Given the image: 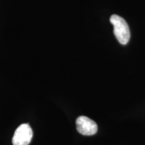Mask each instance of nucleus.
I'll list each match as a JSON object with an SVG mask.
<instances>
[{"label":"nucleus","instance_id":"f257e3e1","mask_svg":"<svg viewBox=\"0 0 145 145\" xmlns=\"http://www.w3.org/2000/svg\"><path fill=\"white\" fill-rule=\"evenodd\" d=\"M110 20L114 26V35L119 42L123 45L128 44L130 39V32L126 20L116 14L111 16Z\"/></svg>","mask_w":145,"mask_h":145},{"label":"nucleus","instance_id":"f03ea898","mask_svg":"<svg viewBox=\"0 0 145 145\" xmlns=\"http://www.w3.org/2000/svg\"><path fill=\"white\" fill-rule=\"evenodd\" d=\"M33 132L28 124H21L16 130L12 138L13 145H28L31 142Z\"/></svg>","mask_w":145,"mask_h":145},{"label":"nucleus","instance_id":"7ed1b4c3","mask_svg":"<svg viewBox=\"0 0 145 145\" xmlns=\"http://www.w3.org/2000/svg\"><path fill=\"white\" fill-rule=\"evenodd\" d=\"M77 131L81 135L91 136L97 132V125L96 123L86 116H79L76 120Z\"/></svg>","mask_w":145,"mask_h":145}]
</instances>
